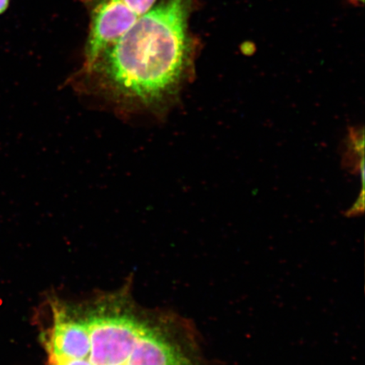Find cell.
Instances as JSON below:
<instances>
[{
    "label": "cell",
    "mask_w": 365,
    "mask_h": 365,
    "mask_svg": "<svg viewBox=\"0 0 365 365\" xmlns=\"http://www.w3.org/2000/svg\"><path fill=\"white\" fill-rule=\"evenodd\" d=\"M138 18L122 0H96L91 13L84 67L91 65L104 50L120 39Z\"/></svg>",
    "instance_id": "3"
},
{
    "label": "cell",
    "mask_w": 365,
    "mask_h": 365,
    "mask_svg": "<svg viewBox=\"0 0 365 365\" xmlns=\"http://www.w3.org/2000/svg\"><path fill=\"white\" fill-rule=\"evenodd\" d=\"M190 6L191 0H160L82 68L75 88L124 114L166 112L193 68Z\"/></svg>",
    "instance_id": "1"
},
{
    "label": "cell",
    "mask_w": 365,
    "mask_h": 365,
    "mask_svg": "<svg viewBox=\"0 0 365 365\" xmlns=\"http://www.w3.org/2000/svg\"><path fill=\"white\" fill-rule=\"evenodd\" d=\"M11 0H0V15H2L7 11L9 6H10Z\"/></svg>",
    "instance_id": "5"
},
{
    "label": "cell",
    "mask_w": 365,
    "mask_h": 365,
    "mask_svg": "<svg viewBox=\"0 0 365 365\" xmlns=\"http://www.w3.org/2000/svg\"><path fill=\"white\" fill-rule=\"evenodd\" d=\"M137 16H143L154 6L157 0H122Z\"/></svg>",
    "instance_id": "4"
},
{
    "label": "cell",
    "mask_w": 365,
    "mask_h": 365,
    "mask_svg": "<svg viewBox=\"0 0 365 365\" xmlns=\"http://www.w3.org/2000/svg\"><path fill=\"white\" fill-rule=\"evenodd\" d=\"M193 331L105 299L54 304L42 342L47 365H213Z\"/></svg>",
    "instance_id": "2"
}]
</instances>
